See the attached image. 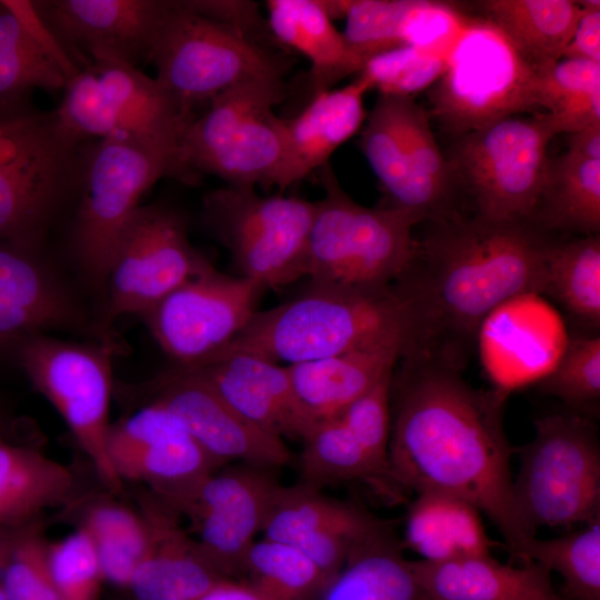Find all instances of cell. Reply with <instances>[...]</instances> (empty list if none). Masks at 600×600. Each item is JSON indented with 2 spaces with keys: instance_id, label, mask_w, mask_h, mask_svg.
Here are the masks:
<instances>
[{
  "instance_id": "1",
  "label": "cell",
  "mask_w": 600,
  "mask_h": 600,
  "mask_svg": "<svg viewBox=\"0 0 600 600\" xmlns=\"http://www.w3.org/2000/svg\"><path fill=\"white\" fill-rule=\"evenodd\" d=\"M508 393L474 388L460 370L436 361L399 358L390 389L389 472L401 491L446 492L473 504L524 563L536 534L513 498V449L503 424Z\"/></svg>"
},
{
  "instance_id": "2",
  "label": "cell",
  "mask_w": 600,
  "mask_h": 600,
  "mask_svg": "<svg viewBox=\"0 0 600 600\" xmlns=\"http://www.w3.org/2000/svg\"><path fill=\"white\" fill-rule=\"evenodd\" d=\"M553 241L529 221L459 214L431 222L393 283L407 316L401 357L462 371L491 312L517 297L543 293Z\"/></svg>"
},
{
  "instance_id": "3",
  "label": "cell",
  "mask_w": 600,
  "mask_h": 600,
  "mask_svg": "<svg viewBox=\"0 0 600 600\" xmlns=\"http://www.w3.org/2000/svg\"><path fill=\"white\" fill-rule=\"evenodd\" d=\"M406 331V309L394 284L357 289L309 283L299 297L257 310L211 356L242 352L289 366L391 340L404 346Z\"/></svg>"
},
{
  "instance_id": "4",
  "label": "cell",
  "mask_w": 600,
  "mask_h": 600,
  "mask_svg": "<svg viewBox=\"0 0 600 600\" xmlns=\"http://www.w3.org/2000/svg\"><path fill=\"white\" fill-rule=\"evenodd\" d=\"M319 173L324 196L314 201L306 277L322 286L391 287L411 262L413 230L426 218L402 208L359 204L343 191L329 162Z\"/></svg>"
},
{
  "instance_id": "5",
  "label": "cell",
  "mask_w": 600,
  "mask_h": 600,
  "mask_svg": "<svg viewBox=\"0 0 600 600\" xmlns=\"http://www.w3.org/2000/svg\"><path fill=\"white\" fill-rule=\"evenodd\" d=\"M284 96L281 78L238 83L210 100L184 129L177 151L178 178L214 174L228 186H277L286 156V120L273 112Z\"/></svg>"
},
{
  "instance_id": "6",
  "label": "cell",
  "mask_w": 600,
  "mask_h": 600,
  "mask_svg": "<svg viewBox=\"0 0 600 600\" xmlns=\"http://www.w3.org/2000/svg\"><path fill=\"white\" fill-rule=\"evenodd\" d=\"M178 176L177 156L116 136L98 139L79 168L72 251L86 282L104 296L108 270L146 191Z\"/></svg>"
},
{
  "instance_id": "7",
  "label": "cell",
  "mask_w": 600,
  "mask_h": 600,
  "mask_svg": "<svg viewBox=\"0 0 600 600\" xmlns=\"http://www.w3.org/2000/svg\"><path fill=\"white\" fill-rule=\"evenodd\" d=\"M517 451L513 498L531 533L600 519V444L589 417L574 411L542 416L531 440Z\"/></svg>"
},
{
  "instance_id": "8",
  "label": "cell",
  "mask_w": 600,
  "mask_h": 600,
  "mask_svg": "<svg viewBox=\"0 0 600 600\" xmlns=\"http://www.w3.org/2000/svg\"><path fill=\"white\" fill-rule=\"evenodd\" d=\"M431 117L456 138L542 110L538 72L489 22L469 18L433 84Z\"/></svg>"
},
{
  "instance_id": "9",
  "label": "cell",
  "mask_w": 600,
  "mask_h": 600,
  "mask_svg": "<svg viewBox=\"0 0 600 600\" xmlns=\"http://www.w3.org/2000/svg\"><path fill=\"white\" fill-rule=\"evenodd\" d=\"M148 60L156 80L191 117L200 102L248 80L281 78L282 59L251 33L173 1Z\"/></svg>"
},
{
  "instance_id": "10",
  "label": "cell",
  "mask_w": 600,
  "mask_h": 600,
  "mask_svg": "<svg viewBox=\"0 0 600 600\" xmlns=\"http://www.w3.org/2000/svg\"><path fill=\"white\" fill-rule=\"evenodd\" d=\"M81 142L54 112L0 120V241L37 252L74 182Z\"/></svg>"
},
{
  "instance_id": "11",
  "label": "cell",
  "mask_w": 600,
  "mask_h": 600,
  "mask_svg": "<svg viewBox=\"0 0 600 600\" xmlns=\"http://www.w3.org/2000/svg\"><path fill=\"white\" fill-rule=\"evenodd\" d=\"M553 133L542 112L513 116L457 139L448 158L473 214L492 221H529L538 204Z\"/></svg>"
},
{
  "instance_id": "12",
  "label": "cell",
  "mask_w": 600,
  "mask_h": 600,
  "mask_svg": "<svg viewBox=\"0 0 600 600\" xmlns=\"http://www.w3.org/2000/svg\"><path fill=\"white\" fill-rule=\"evenodd\" d=\"M359 147L390 199L388 206L419 212L430 222L461 214L449 161L428 112L413 97L379 93Z\"/></svg>"
},
{
  "instance_id": "13",
  "label": "cell",
  "mask_w": 600,
  "mask_h": 600,
  "mask_svg": "<svg viewBox=\"0 0 600 600\" xmlns=\"http://www.w3.org/2000/svg\"><path fill=\"white\" fill-rule=\"evenodd\" d=\"M116 342L79 343L46 333L27 338L14 358L33 387L60 413L104 486L116 494L123 481L107 451Z\"/></svg>"
},
{
  "instance_id": "14",
  "label": "cell",
  "mask_w": 600,
  "mask_h": 600,
  "mask_svg": "<svg viewBox=\"0 0 600 600\" xmlns=\"http://www.w3.org/2000/svg\"><path fill=\"white\" fill-rule=\"evenodd\" d=\"M314 202L258 194L251 187L227 186L203 199L207 224L228 248L239 276L264 289L306 277Z\"/></svg>"
},
{
  "instance_id": "15",
  "label": "cell",
  "mask_w": 600,
  "mask_h": 600,
  "mask_svg": "<svg viewBox=\"0 0 600 600\" xmlns=\"http://www.w3.org/2000/svg\"><path fill=\"white\" fill-rule=\"evenodd\" d=\"M213 266L190 243L183 218L161 204L140 206L118 244L104 287L101 341L127 314L142 317L188 280Z\"/></svg>"
},
{
  "instance_id": "16",
  "label": "cell",
  "mask_w": 600,
  "mask_h": 600,
  "mask_svg": "<svg viewBox=\"0 0 600 600\" xmlns=\"http://www.w3.org/2000/svg\"><path fill=\"white\" fill-rule=\"evenodd\" d=\"M274 469L218 468L167 503L190 523L204 559L223 577L242 580L244 560L281 487Z\"/></svg>"
},
{
  "instance_id": "17",
  "label": "cell",
  "mask_w": 600,
  "mask_h": 600,
  "mask_svg": "<svg viewBox=\"0 0 600 600\" xmlns=\"http://www.w3.org/2000/svg\"><path fill=\"white\" fill-rule=\"evenodd\" d=\"M264 290L253 280L211 268L173 290L142 319L176 366H190L240 333L259 310Z\"/></svg>"
},
{
  "instance_id": "18",
  "label": "cell",
  "mask_w": 600,
  "mask_h": 600,
  "mask_svg": "<svg viewBox=\"0 0 600 600\" xmlns=\"http://www.w3.org/2000/svg\"><path fill=\"white\" fill-rule=\"evenodd\" d=\"M131 399L159 404L220 464L230 460L276 469L291 461L282 439L257 428L232 409L208 383L174 366L156 378L122 388Z\"/></svg>"
},
{
  "instance_id": "19",
  "label": "cell",
  "mask_w": 600,
  "mask_h": 600,
  "mask_svg": "<svg viewBox=\"0 0 600 600\" xmlns=\"http://www.w3.org/2000/svg\"><path fill=\"white\" fill-rule=\"evenodd\" d=\"M110 462L123 480L142 481L166 503L186 494L220 464L159 404L148 402L111 424Z\"/></svg>"
},
{
  "instance_id": "20",
  "label": "cell",
  "mask_w": 600,
  "mask_h": 600,
  "mask_svg": "<svg viewBox=\"0 0 600 600\" xmlns=\"http://www.w3.org/2000/svg\"><path fill=\"white\" fill-rule=\"evenodd\" d=\"M37 11L73 59L89 64L114 59L136 66L147 59L173 1L50 0ZM88 64V66H89Z\"/></svg>"
},
{
  "instance_id": "21",
  "label": "cell",
  "mask_w": 600,
  "mask_h": 600,
  "mask_svg": "<svg viewBox=\"0 0 600 600\" xmlns=\"http://www.w3.org/2000/svg\"><path fill=\"white\" fill-rule=\"evenodd\" d=\"M178 367L203 380L240 416L269 434L302 441L316 424L299 404L286 366L236 352Z\"/></svg>"
},
{
  "instance_id": "22",
  "label": "cell",
  "mask_w": 600,
  "mask_h": 600,
  "mask_svg": "<svg viewBox=\"0 0 600 600\" xmlns=\"http://www.w3.org/2000/svg\"><path fill=\"white\" fill-rule=\"evenodd\" d=\"M148 546L128 588L134 600H197L223 577L204 559L179 521L152 491L139 496Z\"/></svg>"
},
{
  "instance_id": "23",
  "label": "cell",
  "mask_w": 600,
  "mask_h": 600,
  "mask_svg": "<svg viewBox=\"0 0 600 600\" xmlns=\"http://www.w3.org/2000/svg\"><path fill=\"white\" fill-rule=\"evenodd\" d=\"M89 66L99 80L110 137H128L177 156L180 138L193 118L180 111L156 78L114 59Z\"/></svg>"
},
{
  "instance_id": "24",
  "label": "cell",
  "mask_w": 600,
  "mask_h": 600,
  "mask_svg": "<svg viewBox=\"0 0 600 600\" xmlns=\"http://www.w3.org/2000/svg\"><path fill=\"white\" fill-rule=\"evenodd\" d=\"M411 567L421 600H562L551 572L533 561L517 567L488 553Z\"/></svg>"
},
{
  "instance_id": "25",
  "label": "cell",
  "mask_w": 600,
  "mask_h": 600,
  "mask_svg": "<svg viewBox=\"0 0 600 600\" xmlns=\"http://www.w3.org/2000/svg\"><path fill=\"white\" fill-rule=\"evenodd\" d=\"M370 84L360 74L349 84L314 93L286 120V156L278 188L283 190L328 163L331 154L363 126Z\"/></svg>"
},
{
  "instance_id": "26",
  "label": "cell",
  "mask_w": 600,
  "mask_h": 600,
  "mask_svg": "<svg viewBox=\"0 0 600 600\" xmlns=\"http://www.w3.org/2000/svg\"><path fill=\"white\" fill-rule=\"evenodd\" d=\"M403 342L391 340L336 356L286 366L296 398L314 422L338 417L401 357Z\"/></svg>"
},
{
  "instance_id": "27",
  "label": "cell",
  "mask_w": 600,
  "mask_h": 600,
  "mask_svg": "<svg viewBox=\"0 0 600 600\" xmlns=\"http://www.w3.org/2000/svg\"><path fill=\"white\" fill-rule=\"evenodd\" d=\"M266 7L273 38L310 62L313 94L362 70L364 60L337 30L322 0H268Z\"/></svg>"
},
{
  "instance_id": "28",
  "label": "cell",
  "mask_w": 600,
  "mask_h": 600,
  "mask_svg": "<svg viewBox=\"0 0 600 600\" xmlns=\"http://www.w3.org/2000/svg\"><path fill=\"white\" fill-rule=\"evenodd\" d=\"M482 513L457 496L426 491L408 506L402 546L419 560L442 562L491 553Z\"/></svg>"
},
{
  "instance_id": "29",
  "label": "cell",
  "mask_w": 600,
  "mask_h": 600,
  "mask_svg": "<svg viewBox=\"0 0 600 600\" xmlns=\"http://www.w3.org/2000/svg\"><path fill=\"white\" fill-rule=\"evenodd\" d=\"M402 549L387 522L352 548L314 600H421Z\"/></svg>"
},
{
  "instance_id": "30",
  "label": "cell",
  "mask_w": 600,
  "mask_h": 600,
  "mask_svg": "<svg viewBox=\"0 0 600 600\" xmlns=\"http://www.w3.org/2000/svg\"><path fill=\"white\" fill-rule=\"evenodd\" d=\"M477 6L481 19L537 72L562 59L581 13L578 1L570 0H484Z\"/></svg>"
},
{
  "instance_id": "31",
  "label": "cell",
  "mask_w": 600,
  "mask_h": 600,
  "mask_svg": "<svg viewBox=\"0 0 600 600\" xmlns=\"http://www.w3.org/2000/svg\"><path fill=\"white\" fill-rule=\"evenodd\" d=\"M386 523L361 506L329 498L319 489L299 483L279 488L261 532L263 538L288 543L322 532L362 539Z\"/></svg>"
},
{
  "instance_id": "32",
  "label": "cell",
  "mask_w": 600,
  "mask_h": 600,
  "mask_svg": "<svg viewBox=\"0 0 600 600\" xmlns=\"http://www.w3.org/2000/svg\"><path fill=\"white\" fill-rule=\"evenodd\" d=\"M74 479L68 467L40 451L0 441V527L27 523L67 502Z\"/></svg>"
},
{
  "instance_id": "33",
  "label": "cell",
  "mask_w": 600,
  "mask_h": 600,
  "mask_svg": "<svg viewBox=\"0 0 600 600\" xmlns=\"http://www.w3.org/2000/svg\"><path fill=\"white\" fill-rule=\"evenodd\" d=\"M530 222L548 233L599 234L600 159H587L569 151L549 159Z\"/></svg>"
},
{
  "instance_id": "34",
  "label": "cell",
  "mask_w": 600,
  "mask_h": 600,
  "mask_svg": "<svg viewBox=\"0 0 600 600\" xmlns=\"http://www.w3.org/2000/svg\"><path fill=\"white\" fill-rule=\"evenodd\" d=\"M0 301L38 317L48 330H77L84 314L38 252L0 241Z\"/></svg>"
},
{
  "instance_id": "35",
  "label": "cell",
  "mask_w": 600,
  "mask_h": 600,
  "mask_svg": "<svg viewBox=\"0 0 600 600\" xmlns=\"http://www.w3.org/2000/svg\"><path fill=\"white\" fill-rule=\"evenodd\" d=\"M301 483L321 489L344 482H363L389 499L402 491L368 457L339 417L317 422L302 439Z\"/></svg>"
},
{
  "instance_id": "36",
  "label": "cell",
  "mask_w": 600,
  "mask_h": 600,
  "mask_svg": "<svg viewBox=\"0 0 600 600\" xmlns=\"http://www.w3.org/2000/svg\"><path fill=\"white\" fill-rule=\"evenodd\" d=\"M543 293L587 331L600 329V237L553 241L544 264Z\"/></svg>"
},
{
  "instance_id": "37",
  "label": "cell",
  "mask_w": 600,
  "mask_h": 600,
  "mask_svg": "<svg viewBox=\"0 0 600 600\" xmlns=\"http://www.w3.org/2000/svg\"><path fill=\"white\" fill-rule=\"evenodd\" d=\"M0 9V108L21 103L36 89L64 88L58 61L8 8Z\"/></svg>"
},
{
  "instance_id": "38",
  "label": "cell",
  "mask_w": 600,
  "mask_h": 600,
  "mask_svg": "<svg viewBox=\"0 0 600 600\" xmlns=\"http://www.w3.org/2000/svg\"><path fill=\"white\" fill-rule=\"evenodd\" d=\"M538 74L542 113L554 134L600 126V63L562 58Z\"/></svg>"
},
{
  "instance_id": "39",
  "label": "cell",
  "mask_w": 600,
  "mask_h": 600,
  "mask_svg": "<svg viewBox=\"0 0 600 600\" xmlns=\"http://www.w3.org/2000/svg\"><path fill=\"white\" fill-rule=\"evenodd\" d=\"M91 537L103 580L128 588L148 546V528L140 512L113 501H96L80 526Z\"/></svg>"
},
{
  "instance_id": "40",
  "label": "cell",
  "mask_w": 600,
  "mask_h": 600,
  "mask_svg": "<svg viewBox=\"0 0 600 600\" xmlns=\"http://www.w3.org/2000/svg\"><path fill=\"white\" fill-rule=\"evenodd\" d=\"M242 580L268 600H314L328 578L296 546L262 538L247 553Z\"/></svg>"
},
{
  "instance_id": "41",
  "label": "cell",
  "mask_w": 600,
  "mask_h": 600,
  "mask_svg": "<svg viewBox=\"0 0 600 600\" xmlns=\"http://www.w3.org/2000/svg\"><path fill=\"white\" fill-rule=\"evenodd\" d=\"M527 560L562 578L564 600H600V519L570 534L536 537Z\"/></svg>"
},
{
  "instance_id": "42",
  "label": "cell",
  "mask_w": 600,
  "mask_h": 600,
  "mask_svg": "<svg viewBox=\"0 0 600 600\" xmlns=\"http://www.w3.org/2000/svg\"><path fill=\"white\" fill-rule=\"evenodd\" d=\"M419 0H347L342 32L364 63L383 51L408 46L412 14Z\"/></svg>"
},
{
  "instance_id": "43",
  "label": "cell",
  "mask_w": 600,
  "mask_h": 600,
  "mask_svg": "<svg viewBox=\"0 0 600 600\" xmlns=\"http://www.w3.org/2000/svg\"><path fill=\"white\" fill-rule=\"evenodd\" d=\"M539 389L574 412H594L600 401L599 333L572 336L558 363L540 380Z\"/></svg>"
},
{
  "instance_id": "44",
  "label": "cell",
  "mask_w": 600,
  "mask_h": 600,
  "mask_svg": "<svg viewBox=\"0 0 600 600\" xmlns=\"http://www.w3.org/2000/svg\"><path fill=\"white\" fill-rule=\"evenodd\" d=\"M446 58L417 47L402 46L368 59L359 72L381 94L413 97L434 84Z\"/></svg>"
},
{
  "instance_id": "45",
  "label": "cell",
  "mask_w": 600,
  "mask_h": 600,
  "mask_svg": "<svg viewBox=\"0 0 600 600\" xmlns=\"http://www.w3.org/2000/svg\"><path fill=\"white\" fill-rule=\"evenodd\" d=\"M48 550L40 520L24 523L2 576L6 600H61L50 572Z\"/></svg>"
},
{
  "instance_id": "46",
  "label": "cell",
  "mask_w": 600,
  "mask_h": 600,
  "mask_svg": "<svg viewBox=\"0 0 600 600\" xmlns=\"http://www.w3.org/2000/svg\"><path fill=\"white\" fill-rule=\"evenodd\" d=\"M48 559L61 600L98 599L103 577L94 543L83 528L49 543Z\"/></svg>"
},
{
  "instance_id": "47",
  "label": "cell",
  "mask_w": 600,
  "mask_h": 600,
  "mask_svg": "<svg viewBox=\"0 0 600 600\" xmlns=\"http://www.w3.org/2000/svg\"><path fill=\"white\" fill-rule=\"evenodd\" d=\"M393 370L384 374L338 416L371 461L391 481L388 454L391 431L390 389Z\"/></svg>"
},
{
  "instance_id": "48",
  "label": "cell",
  "mask_w": 600,
  "mask_h": 600,
  "mask_svg": "<svg viewBox=\"0 0 600 600\" xmlns=\"http://www.w3.org/2000/svg\"><path fill=\"white\" fill-rule=\"evenodd\" d=\"M581 13L562 58L600 63V1H578Z\"/></svg>"
},
{
  "instance_id": "49",
  "label": "cell",
  "mask_w": 600,
  "mask_h": 600,
  "mask_svg": "<svg viewBox=\"0 0 600 600\" xmlns=\"http://www.w3.org/2000/svg\"><path fill=\"white\" fill-rule=\"evenodd\" d=\"M46 331V324L31 312L0 301V352L14 356L27 338Z\"/></svg>"
},
{
  "instance_id": "50",
  "label": "cell",
  "mask_w": 600,
  "mask_h": 600,
  "mask_svg": "<svg viewBox=\"0 0 600 600\" xmlns=\"http://www.w3.org/2000/svg\"><path fill=\"white\" fill-rule=\"evenodd\" d=\"M197 600H268L244 580L223 578Z\"/></svg>"
},
{
  "instance_id": "51",
  "label": "cell",
  "mask_w": 600,
  "mask_h": 600,
  "mask_svg": "<svg viewBox=\"0 0 600 600\" xmlns=\"http://www.w3.org/2000/svg\"><path fill=\"white\" fill-rule=\"evenodd\" d=\"M567 151L587 159H600V126L570 134Z\"/></svg>"
},
{
  "instance_id": "52",
  "label": "cell",
  "mask_w": 600,
  "mask_h": 600,
  "mask_svg": "<svg viewBox=\"0 0 600 600\" xmlns=\"http://www.w3.org/2000/svg\"><path fill=\"white\" fill-rule=\"evenodd\" d=\"M22 524L0 527V600H6L1 584L2 576L10 560Z\"/></svg>"
},
{
  "instance_id": "53",
  "label": "cell",
  "mask_w": 600,
  "mask_h": 600,
  "mask_svg": "<svg viewBox=\"0 0 600 600\" xmlns=\"http://www.w3.org/2000/svg\"><path fill=\"white\" fill-rule=\"evenodd\" d=\"M561 598H562V597H561ZM562 600H564V599L562 598Z\"/></svg>"
},
{
  "instance_id": "54",
  "label": "cell",
  "mask_w": 600,
  "mask_h": 600,
  "mask_svg": "<svg viewBox=\"0 0 600 600\" xmlns=\"http://www.w3.org/2000/svg\"><path fill=\"white\" fill-rule=\"evenodd\" d=\"M0 9H1V6H0Z\"/></svg>"
}]
</instances>
